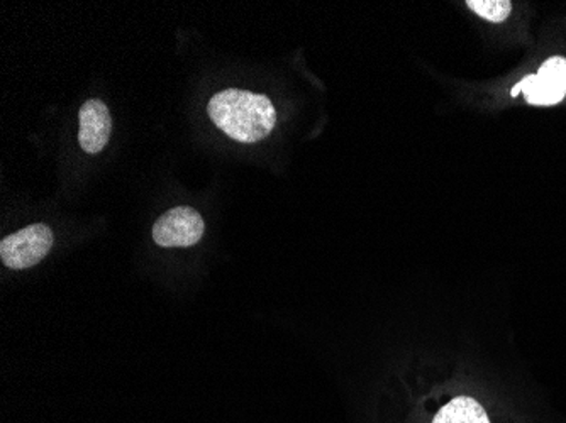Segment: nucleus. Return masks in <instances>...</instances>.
<instances>
[{
    "instance_id": "1",
    "label": "nucleus",
    "mask_w": 566,
    "mask_h": 423,
    "mask_svg": "<svg viewBox=\"0 0 566 423\" xmlns=\"http://www.w3.org/2000/svg\"><path fill=\"white\" fill-rule=\"evenodd\" d=\"M212 123L234 141L256 142L272 133L276 123L275 107L266 95L241 88L219 92L209 101Z\"/></svg>"
},
{
    "instance_id": "5",
    "label": "nucleus",
    "mask_w": 566,
    "mask_h": 423,
    "mask_svg": "<svg viewBox=\"0 0 566 423\" xmlns=\"http://www.w3.org/2000/svg\"><path fill=\"white\" fill-rule=\"evenodd\" d=\"M78 116H81L78 141H81L82 149L88 155H97L106 148L111 130H113L109 109L104 102L92 98L82 105Z\"/></svg>"
},
{
    "instance_id": "4",
    "label": "nucleus",
    "mask_w": 566,
    "mask_h": 423,
    "mask_svg": "<svg viewBox=\"0 0 566 423\" xmlns=\"http://www.w3.org/2000/svg\"><path fill=\"white\" fill-rule=\"evenodd\" d=\"M203 219L192 207H175L153 225V240L161 247H190L202 240Z\"/></svg>"
},
{
    "instance_id": "3",
    "label": "nucleus",
    "mask_w": 566,
    "mask_h": 423,
    "mask_svg": "<svg viewBox=\"0 0 566 423\" xmlns=\"http://www.w3.org/2000/svg\"><path fill=\"white\" fill-rule=\"evenodd\" d=\"M523 94L527 104L555 105L566 95V59L553 56L543 63L536 75H527L516 87L512 88V97Z\"/></svg>"
},
{
    "instance_id": "6",
    "label": "nucleus",
    "mask_w": 566,
    "mask_h": 423,
    "mask_svg": "<svg viewBox=\"0 0 566 423\" xmlns=\"http://www.w3.org/2000/svg\"><path fill=\"white\" fill-rule=\"evenodd\" d=\"M432 423H491V420L475 399L458 396L436 413Z\"/></svg>"
},
{
    "instance_id": "7",
    "label": "nucleus",
    "mask_w": 566,
    "mask_h": 423,
    "mask_svg": "<svg viewBox=\"0 0 566 423\" xmlns=\"http://www.w3.org/2000/svg\"><path fill=\"white\" fill-rule=\"evenodd\" d=\"M470 11L491 22H504L512 12L509 0H469Z\"/></svg>"
},
{
    "instance_id": "2",
    "label": "nucleus",
    "mask_w": 566,
    "mask_h": 423,
    "mask_svg": "<svg viewBox=\"0 0 566 423\" xmlns=\"http://www.w3.org/2000/svg\"><path fill=\"white\" fill-rule=\"evenodd\" d=\"M53 246V232L46 224H33L14 234L8 235L0 243V260L9 269H28L48 256Z\"/></svg>"
}]
</instances>
